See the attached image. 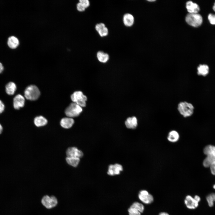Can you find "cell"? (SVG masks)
Segmentation results:
<instances>
[{
	"instance_id": "cell-1",
	"label": "cell",
	"mask_w": 215,
	"mask_h": 215,
	"mask_svg": "<svg viewBox=\"0 0 215 215\" xmlns=\"http://www.w3.org/2000/svg\"><path fill=\"white\" fill-rule=\"evenodd\" d=\"M203 152L206 155L203 162V166L205 168L209 167L215 162V146L207 145L204 148Z\"/></svg>"
},
{
	"instance_id": "cell-2",
	"label": "cell",
	"mask_w": 215,
	"mask_h": 215,
	"mask_svg": "<svg viewBox=\"0 0 215 215\" xmlns=\"http://www.w3.org/2000/svg\"><path fill=\"white\" fill-rule=\"evenodd\" d=\"M185 20L186 23L190 26L197 27L201 25L203 19L201 15L198 13H188L185 17Z\"/></svg>"
},
{
	"instance_id": "cell-3",
	"label": "cell",
	"mask_w": 215,
	"mask_h": 215,
	"mask_svg": "<svg viewBox=\"0 0 215 215\" xmlns=\"http://www.w3.org/2000/svg\"><path fill=\"white\" fill-rule=\"evenodd\" d=\"M40 92L38 87L33 85L27 87L24 91V96L27 99L31 101L37 100L40 95Z\"/></svg>"
},
{
	"instance_id": "cell-4",
	"label": "cell",
	"mask_w": 215,
	"mask_h": 215,
	"mask_svg": "<svg viewBox=\"0 0 215 215\" xmlns=\"http://www.w3.org/2000/svg\"><path fill=\"white\" fill-rule=\"evenodd\" d=\"M194 107L193 105L186 102H180L178 105V110L184 117L191 116L194 113Z\"/></svg>"
},
{
	"instance_id": "cell-5",
	"label": "cell",
	"mask_w": 215,
	"mask_h": 215,
	"mask_svg": "<svg viewBox=\"0 0 215 215\" xmlns=\"http://www.w3.org/2000/svg\"><path fill=\"white\" fill-rule=\"evenodd\" d=\"M82 111V107L76 103L73 102L66 108L65 113L67 116L72 118L78 116Z\"/></svg>"
},
{
	"instance_id": "cell-6",
	"label": "cell",
	"mask_w": 215,
	"mask_h": 215,
	"mask_svg": "<svg viewBox=\"0 0 215 215\" xmlns=\"http://www.w3.org/2000/svg\"><path fill=\"white\" fill-rule=\"evenodd\" d=\"M71 99L73 102L79 105L81 107L86 106V102L87 97L84 95L81 91H76L74 92L71 96Z\"/></svg>"
},
{
	"instance_id": "cell-7",
	"label": "cell",
	"mask_w": 215,
	"mask_h": 215,
	"mask_svg": "<svg viewBox=\"0 0 215 215\" xmlns=\"http://www.w3.org/2000/svg\"><path fill=\"white\" fill-rule=\"evenodd\" d=\"M144 209V207L143 204L136 202L130 205L128 211L129 215H141Z\"/></svg>"
},
{
	"instance_id": "cell-8",
	"label": "cell",
	"mask_w": 215,
	"mask_h": 215,
	"mask_svg": "<svg viewBox=\"0 0 215 215\" xmlns=\"http://www.w3.org/2000/svg\"><path fill=\"white\" fill-rule=\"evenodd\" d=\"M200 198L197 195L193 198L190 195L186 196L185 200V203L187 208L189 209H194L198 206V202L200 200Z\"/></svg>"
},
{
	"instance_id": "cell-9",
	"label": "cell",
	"mask_w": 215,
	"mask_h": 215,
	"mask_svg": "<svg viewBox=\"0 0 215 215\" xmlns=\"http://www.w3.org/2000/svg\"><path fill=\"white\" fill-rule=\"evenodd\" d=\"M41 202L43 205L48 209L55 207L58 203L57 200L55 196H52L50 197L48 195L44 196Z\"/></svg>"
},
{
	"instance_id": "cell-10",
	"label": "cell",
	"mask_w": 215,
	"mask_h": 215,
	"mask_svg": "<svg viewBox=\"0 0 215 215\" xmlns=\"http://www.w3.org/2000/svg\"><path fill=\"white\" fill-rule=\"evenodd\" d=\"M138 197L142 202L147 204L152 203L153 201V196L145 190H141L139 191Z\"/></svg>"
},
{
	"instance_id": "cell-11",
	"label": "cell",
	"mask_w": 215,
	"mask_h": 215,
	"mask_svg": "<svg viewBox=\"0 0 215 215\" xmlns=\"http://www.w3.org/2000/svg\"><path fill=\"white\" fill-rule=\"evenodd\" d=\"M25 99L22 95L18 94L16 95L13 99V105L14 108L19 110L23 107L24 105Z\"/></svg>"
},
{
	"instance_id": "cell-12",
	"label": "cell",
	"mask_w": 215,
	"mask_h": 215,
	"mask_svg": "<svg viewBox=\"0 0 215 215\" xmlns=\"http://www.w3.org/2000/svg\"><path fill=\"white\" fill-rule=\"evenodd\" d=\"M123 169L122 165L118 164L111 165L109 166L107 173L110 176L119 174Z\"/></svg>"
},
{
	"instance_id": "cell-13",
	"label": "cell",
	"mask_w": 215,
	"mask_h": 215,
	"mask_svg": "<svg viewBox=\"0 0 215 215\" xmlns=\"http://www.w3.org/2000/svg\"><path fill=\"white\" fill-rule=\"evenodd\" d=\"M66 155L68 157H75L80 158L83 155V152L75 147H72L67 149Z\"/></svg>"
},
{
	"instance_id": "cell-14",
	"label": "cell",
	"mask_w": 215,
	"mask_h": 215,
	"mask_svg": "<svg viewBox=\"0 0 215 215\" xmlns=\"http://www.w3.org/2000/svg\"><path fill=\"white\" fill-rule=\"evenodd\" d=\"M186 7L189 13H198L200 9L199 7L197 4L191 1L186 2Z\"/></svg>"
},
{
	"instance_id": "cell-15",
	"label": "cell",
	"mask_w": 215,
	"mask_h": 215,
	"mask_svg": "<svg viewBox=\"0 0 215 215\" xmlns=\"http://www.w3.org/2000/svg\"><path fill=\"white\" fill-rule=\"evenodd\" d=\"M126 127L128 128L134 129L137 125V120L135 116L128 117L125 122Z\"/></svg>"
},
{
	"instance_id": "cell-16",
	"label": "cell",
	"mask_w": 215,
	"mask_h": 215,
	"mask_svg": "<svg viewBox=\"0 0 215 215\" xmlns=\"http://www.w3.org/2000/svg\"><path fill=\"white\" fill-rule=\"evenodd\" d=\"M16 89V84L12 82H9L5 86V92L9 95H13L15 93Z\"/></svg>"
},
{
	"instance_id": "cell-17",
	"label": "cell",
	"mask_w": 215,
	"mask_h": 215,
	"mask_svg": "<svg viewBox=\"0 0 215 215\" xmlns=\"http://www.w3.org/2000/svg\"><path fill=\"white\" fill-rule=\"evenodd\" d=\"M74 123L73 119L72 118L69 117L63 118L60 121V125L62 127L67 129L71 128Z\"/></svg>"
},
{
	"instance_id": "cell-18",
	"label": "cell",
	"mask_w": 215,
	"mask_h": 215,
	"mask_svg": "<svg viewBox=\"0 0 215 215\" xmlns=\"http://www.w3.org/2000/svg\"><path fill=\"white\" fill-rule=\"evenodd\" d=\"M123 20L125 26L130 27L133 24L134 18L132 14L129 13H126L123 16Z\"/></svg>"
},
{
	"instance_id": "cell-19",
	"label": "cell",
	"mask_w": 215,
	"mask_h": 215,
	"mask_svg": "<svg viewBox=\"0 0 215 215\" xmlns=\"http://www.w3.org/2000/svg\"><path fill=\"white\" fill-rule=\"evenodd\" d=\"M197 74L199 75L206 76L208 74L209 72V68L206 64H200L197 68Z\"/></svg>"
},
{
	"instance_id": "cell-20",
	"label": "cell",
	"mask_w": 215,
	"mask_h": 215,
	"mask_svg": "<svg viewBox=\"0 0 215 215\" xmlns=\"http://www.w3.org/2000/svg\"><path fill=\"white\" fill-rule=\"evenodd\" d=\"M7 44L10 48L15 49L19 45V41L16 37L14 36H11L8 39Z\"/></svg>"
},
{
	"instance_id": "cell-21",
	"label": "cell",
	"mask_w": 215,
	"mask_h": 215,
	"mask_svg": "<svg viewBox=\"0 0 215 215\" xmlns=\"http://www.w3.org/2000/svg\"><path fill=\"white\" fill-rule=\"evenodd\" d=\"M47 122V119L42 116L36 117L34 119V124L38 127L44 126Z\"/></svg>"
},
{
	"instance_id": "cell-22",
	"label": "cell",
	"mask_w": 215,
	"mask_h": 215,
	"mask_svg": "<svg viewBox=\"0 0 215 215\" xmlns=\"http://www.w3.org/2000/svg\"><path fill=\"white\" fill-rule=\"evenodd\" d=\"M179 137V135L177 132L173 130L171 131L169 133L167 139L169 141L172 142H175L178 141Z\"/></svg>"
},
{
	"instance_id": "cell-23",
	"label": "cell",
	"mask_w": 215,
	"mask_h": 215,
	"mask_svg": "<svg viewBox=\"0 0 215 215\" xmlns=\"http://www.w3.org/2000/svg\"><path fill=\"white\" fill-rule=\"evenodd\" d=\"M96 55L98 60L101 62L105 63L109 59L108 54L102 51H98Z\"/></svg>"
},
{
	"instance_id": "cell-24",
	"label": "cell",
	"mask_w": 215,
	"mask_h": 215,
	"mask_svg": "<svg viewBox=\"0 0 215 215\" xmlns=\"http://www.w3.org/2000/svg\"><path fill=\"white\" fill-rule=\"evenodd\" d=\"M66 160L68 164L74 167H76L80 161L79 158L75 157H67Z\"/></svg>"
},
{
	"instance_id": "cell-25",
	"label": "cell",
	"mask_w": 215,
	"mask_h": 215,
	"mask_svg": "<svg viewBox=\"0 0 215 215\" xmlns=\"http://www.w3.org/2000/svg\"><path fill=\"white\" fill-rule=\"evenodd\" d=\"M108 30L106 27L100 29L98 32L101 37L107 36L108 34Z\"/></svg>"
},
{
	"instance_id": "cell-26",
	"label": "cell",
	"mask_w": 215,
	"mask_h": 215,
	"mask_svg": "<svg viewBox=\"0 0 215 215\" xmlns=\"http://www.w3.org/2000/svg\"><path fill=\"white\" fill-rule=\"evenodd\" d=\"M206 200L208 202V205L212 207L214 205V199L211 194L208 195L206 197Z\"/></svg>"
},
{
	"instance_id": "cell-27",
	"label": "cell",
	"mask_w": 215,
	"mask_h": 215,
	"mask_svg": "<svg viewBox=\"0 0 215 215\" xmlns=\"http://www.w3.org/2000/svg\"><path fill=\"white\" fill-rule=\"evenodd\" d=\"M208 19L210 23L212 24H215V14L210 13L208 16Z\"/></svg>"
},
{
	"instance_id": "cell-28",
	"label": "cell",
	"mask_w": 215,
	"mask_h": 215,
	"mask_svg": "<svg viewBox=\"0 0 215 215\" xmlns=\"http://www.w3.org/2000/svg\"><path fill=\"white\" fill-rule=\"evenodd\" d=\"M76 7L77 10L80 12L84 11L86 9L82 4L79 2L77 4Z\"/></svg>"
},
{
	"instance_id": "cell-29",
	"label": "cell",
	"mask_w": 215,
	"mask_h": 215,
	"mask_svg": "<svg viewBox=\"0 0 215 215\" xmlns=\"http://www.w3.org/2000/svg\"><path fill=\"white\" fill-rule=\"evenodd\" d=\"M79 2L82 3L85 8L88 7L90 5V2L88 0H80Z\"/></svg>"
},
{
	"instance_id": "cell-30",
	"label": "cell",
	"mask_w": 215,
	"mask_h": 215,
	"mask_svg": "<svg viewBox=\"0 0 215 215\" xmlns=\"http://www.w3.org/2000/svg\"><path fill=\"white\" fill-rule=\"evenodd\" d=\"M105 27L104 24L101 23L97 24L95 26V29L96 31L98 32L102 28Z\"/></svg>"
},
{
	"instance_id": "cell-31",
	"label": "cell",
	"mask_w": 215,
	"mask_h": 215,
	"mask_svg": "<svg viewBox=\"0 0 215 215\" xmlns=\"http://www.w3.org/2000/svg\"><path fill=\"white\" fill-rule=\"evenodd\" d=\"M209 168L211 173L215 176V162L212 164Z\"/></svg>"
},
{
	"instance_id": "cell-32",
	"label": "cell",
	"mask_w": 215,
	"mask_h": 215,
	"mask_svg": "<svg viewBox=\"0 0 215 215\" xmlns=\"http://www.w3.org/2000/svg\"><path fill=\"white\" fill-rule=\"evenodd\" d=\"M5 109V105L2 101L0 100V114L2 113Z\"/></svg>"
},
{
	"instance_id": "cell-33",
	"label": "cell",
	"mask_w": 215,
	"mask_h": 215,
	"mask_svg": "<svg viewBox=\"0 0 215 215\" xmlns=\"http://www.w3.org/2000/svg\"><path fill=\"white\" fill-rule=\"evenodd\" d=\"M4 70V67L1 63L0 62V73H2Z\"/></svg>"
},
{
	"instance_id": "cell-34",
	"label": "cell",
	"mask_w": 215,
	"mask_h": 215,
	"mask_svg": "<svg viewBox=\"0 0 215 215\" xmlns=\"http://www.w3.org/2000/svg\"><path fill=\"white\" fill-rule=\"evenodd\" d=\"M159 215H169L168 213L165 212H162L160 213Z\"/></svg>"
},
{
	"instance_id": "cell-35",
	"label": "cell",
	"mask_w": 215,
	"mask_h": 215,
	"mask_svg": "<svg viewBox=\"0 0 215 215\" xmlns=\"http://www.w3.org/2000/svg\"><path fill=\"white\" fill-rule=\"evenodd\" d=\"M3 130V127L2 125L0 123V134H1Z\"/></svg>"
},
{
	"instance_id": "cell-36",
	"label": "cell",
	"mask_w": 215,
	"mask_h": 215,
	"mask_svg": "<svg viewBox=\"0 0 215 215\" xmlns=\"http://www.w3.org/2000/svg\"><path fill=\"white\" fill-rule=\"evenodd\" d=\"M212 196L213 197V198L214 199V201L215 202V193H212L211 194Z\"/></svg>"
},
{
	"instance_id": "cell-37",
	"label": "cell",
	"mask_w": 215,
	"mask_h": 215,
	"mask_svg": "<svg viewBox=\"0 0 215 215\" xmlns=\"http://www.w3.org/2000/svg\"><path fill=\"white\" fill-rule=\"evenodd\" d=\"M213 9L215 11V2L214 4V5L213 7Z\"/></svg>"
},
{
	"instance_id": "cell-38",
	"label": "cell",
	"mask_w": 215,
	"mask_h": 215,
	"mask_svg": "<svg viewBox=\"0 0 215 215\" xmlns=\"http://www.w3.org/2000/svg\"><path fill=\"white\" fill-rule=\"evenodd\" d=\"M155 0H148V1H150V2H152V1H155Z\"/></svg>"
},
{
	"instance_id": "cell-39",
	"label": "cell",
	"mask_w": 215,
	"mask_h": 215,
	"mask_svg": "<svg viewBox=\"0 0 215 215\" xmlns=\"http://www.w3.org/2000/svg\"><path fill=\"white\" fill-rule=\"evenodd\" d=\"M213 188L215 189V184H214L213 186Z\"/></svg>"
}]
</instances>
